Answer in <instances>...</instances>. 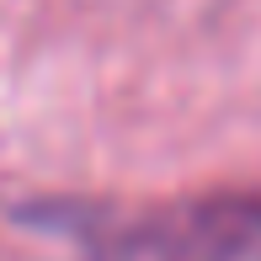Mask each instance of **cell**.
Instances as JSON below:
<instances>
[{
	"label": "cell",
	"mask_w": 261,
	"mask_h": 261,
	"mask_svg": "<svg viewBox=\"0 0 261 261\" xmlns=\"http://www.w3.org/2000/svg\"><path fill=\"white\" fill-rule=\"evenodd\" d=\"M91 261H261V203H171L96 234Z\"/></svg>",
	"instance_id": "1"
}]
</instances>
